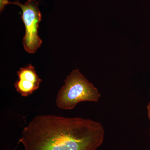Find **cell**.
I'll return each mask as SVG.
<instances>
[{
    "mask_svg": "<svg viewBox=\"0 0 150 150\" xmlns=\"http://www.w3.org/2000/svg\"><path fill=\"white\" fill-rule=\"evenodd\" d=\"M102 124L91 119L37 115L22 132L25 150H96L104 139Z\"/></svg>",
    "mask_w": 150,
    "mask_h": 150,
    "instance_id": "obj_1",
    "label": "cell"
},
{
    "mask_svg": "<svg viewBox=\"0 0 150 150\" xmlns=\"http://www.w3.org/2000/svg\"><path fill=\"white\" fill-rule=\"evenodd\" d=\"M56 97V105L64 110H72L83 101L98 102L101 95L98 89L81 74L79 70L72 71Z\"/></svg>",
    "mask_w": 150,
    "mask_h": 150,
    "instance_id": "obj_2",
    "label": "cell"
},
{
    "mask_svg": "<svg viewBox=\"0 0 150 150\" xmlns=\"http://www.w3.org/2000/svg\"><path fill=\"white\" fill-rule=\"evenodd\" d=\"M9 4H13L20 7L22 11L21 19L25 27V34L23 38V47L29 54H34L41 46L42 40L38 35L39 23L41 20V13L36 0H28L22 4L18 0Z\"/></svg>",
    "mask_w": 150,
    "mask_h": 150,
    "instance_id": "obj_3",
    "label": "cell"
},
{
    "mask_svg": "<svg viewBox=\"0 0 150 150\" xmlns=\"http://www.w3.org/2000/svg\"><path fill=\"white\" fill-rule=\"evenodd\" d=\"M18 80L14 83L16 90L22 96L27 97L39 87L42 81L31 64L21 68L17 72Z\"/></svg>",
    "mask_w": 150,
    "mask_h": 150,
    "instance_id": "obj_4",
    "label": "cell"
},
{
    "mask_svg": "<svg viewBox=\"0 0 150 150\" xmlns=\"http://www.w3.org/2000/svg\"><path fill=\"white\" fill-rule=\"evenodd\" d=\"M147 110H148V117H149V119L150 121V102L149 103L147 106ZM150 134L149 136L150 137V126L149 129Z\"/></svg>",
    "mask_w": 150,
    "mask_h": 150,
    "instance_id": "obj_5",
    "label": "cell"
}]
</instances>
